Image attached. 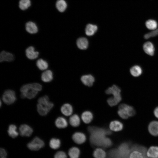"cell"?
Wrapping results in <instances>:
<instances>
[{"label": "cell", "instance_id": "35", "mask_svg": "<svg viewBox=\"0 0 158 158\" xmlns=\"http://www.w3.org/2000/svg\"><path fill=\"white\" fill-rule=\"evenodd\" d=\"M106 158H120L118 149H113L110 150L107 154Z\"/></svg>", "mask_w": 158, "mask_h": 158}, {"label": "cell", "instance_id": "19", "mask_svg": "<svg viewBox=\"0 0 158 158\" xmlns=\"http://www.w3.org/2000/svg\"><path fill=\"white\" fill-rule=\"evenodd\" d=\"M53 77L52 72L50 70L45 71L42 73L41 76L42 80L46 83L51 81L53 80Z\"/></svg>", "mask_w": 158, "mask_h": 158}, {"label": "cell", "instance_id": "22", "mask_svg": "<svg viewBox=\"0 0 158 158\" xmlns=\"http://www.w3.org/2000/svg\"><path fill=\"white\" fill-rule=\"evenodd\" d=\"M55 124L58 128H64L67 126L68 123L65 118L62 117H59L56 119Z\"/></svg>", "mask_w": 158, "mask_h": 158}, {"label": "cell", "instance_id": "10", "mask_svg": "<svg viewBox=\"0 0 158 158\" xmlns=\"http://www.w3.org/2000/svg\"><path fill=\"white\" fill-rule=\"evenodd\" d=\"M118 108L123 109L129 117L133 116L135 114V110L131 106L125 104H122L119 105Z\"/></svg>", "mask_w": 158, "mask_h": 158}, {"label": "cell", "instance_id": "37", "mask_svg": "<svg viewBox=\"0 0 158 158\" xmlns=\"http://www.w3.org/2000/svg\"><path fill=\"white\" fill-rule=\"evenodd\" d=\"M50 102L49 98L47 96H44L39 98L38 100V103L42 105H46Z\"/></svg>", "mask_w": 158, "mask_h": 158}, {"label": "cell", "instance_id": "33", "mask_svg": "<svg viewBox=\"0 0 158 158\" xmlns=\"http://www.w3.org/2000/svg\"><path fill=\"white\" fill-rule=\"evenodd\" d=\"M145 25L148 29L154 30L157 28V24L156 21L154 20L150 19L146 22Z\"/></svg>", "mask_w": 158, "mask_h": 158}, {"label": "cell", "instance_id": "29", "mask_svg": "<svg viewBox=\"0 0 158 158\" xmlns=\"http://www.w3.org/2000/svg\"><path fill=\"white\" fill-rule=\"evenodd\" d=\"M69 121L70 124L75 127L78 126L80 123V118L77 114H74L71 116L69 118Z\"/></svg>", "mask_w": 158, "mask_h": 158}, {"label": "cell", "instance_id": "27", "mask_svg": "<svg viewBox=\"0 0 158 158\" xmlns=\"http://www.w3.org/2000/svg\"><path fill=\"white\" fill-rule=\"evenodd\" d=\"M56 6L59 12H62L66 10L67 4L64 0H58L56 3Z\"/></svg>", "mask_w": 158, "mask_h": 158}, {"label": "cell", "instance_id": "39", "mask_svg": "<svg viewBox=\"0 0 158 158\" xmlns=\"http://www.w3.org/2000/svg\"><path fill=\"white\" fill-rule=\"evenodd\" d=\"M67 156L66 153L62 151L57 152L54 156V158H67Z\"/></svg>", "mask_w": 158, "mask_h": 158}, {"label": "cell", "instance_id": "9", "mask_svg": "<svg viewBox=\"0 0 158 158\" xmlns=\"http://www.w3.org/2000/svg\"><path fill=\"white\" fill-rule=\"evenodd\" d=\"M25 54L28 59L33 60L37 58L39 54L38 51H35L34 47L30 46L26 49Z\"/></svg>", "mask_w": 158, "mask_h": 158}, {"label": "cell", "instance_id": "20", "mask_svg": "<svg viewBox=\"0 0 158 158\" xmlns=\"http://www.w3.org/2000/svg\"><path fill=\"white\" fill-rule=\"evenodd\" d=\"M97 30V26L91 24H88L85 29L86 34L88 36L93 35Z\"/></svg>", "mask_w": 158, "mask_h": 158}, {"label": "cell", "instance_id": "21", "mask_svg": "<svg viewBox=\"0 0 158 158\" xmlns=\"http://www.w3.org/2000/svg\"><path fill=\"white\" fill-rule=\"evenodd\" d=\"M61 111L63 114L66 116L71 115L72 113L73 110L72 106L69 104H64L61 108Z\"/></svg>", "mask_w": 158, "mask_h": 158}, {"label": "cell", "instance_id": "4", "mask_svg": "<svg viewBox=\"0 0 158 158\" xmlns=\"http://www.w3.org/2000/svg\"><path fill=\"white\" fill-rule=\"evenodd\" d=\"M15 92L11 90H7L5 91L2 97L3 101L8 105L13 103L16 100Z\"/></svg>", "mask_w": 158, "mask_h": 158}, {"label": "cell", "instance_id": "1", "mask_svg": "<svg viewBox=\"0 0 158 158\" xmlns=\"http://www.w3.org/2000/svg\"><path fill=\"white\" fill-rule=\"evenodd\" d=\"M88 130L90 134V140L92 144L105 148L108 139L106 136L111 134V132L106 129L95 126L89 127Z\"/></svg>", "mask_w": 158, "mask_h": 158}, {"label": "cell", "instance_id": "28", "mask_svg": "<svg viewBox=\"0 0 158 158\" xmlns=\"http://www.w3.org/2000/svg\"><path fill=\"white\" fill-rule=\"evenodd\" d=\"M68 154L70 158H78L80 154V151L77 147H72L69 150Z\"/></svg>", "mask_w": 158, "mask_h": 158}, {"label": "cell", "instance_id": "5", "mask_svg": "<svg viewBox=\"0 0 158 158\" xmlns=\"http://www.w3.org/2000/svg\"><path fill=\"white\" fill-rule=\"evenodd\" d=\"M44 145V142L37 137H35L27 144V147L29 149L34 151L40 150Z\"/></svg>", "mask_w": 158, "mask_h": 158}, {"label": "cell", "instance_id": "34", "mask_svg": "<svg viewBox=\"0 0 158 158\" xmlns=\"http://www.w3.org/2000/svg\"><path fill=\"white\" fill-rule=\"evenodd\" d=\"M31 5L30 0H20L19 2V7L23 10L27 9Z\"/></svg>", "mask_w": 158, "mask_h": 158}, {"label": "cell", "instance_id": "15", "mask_svg": "<svg viewBox=\"0 0 158 158\" xmlns=\"http://www.w3.org/2000/svg\"><path fill=\"white\" fill-rule=\"evenodd\" d=\"M143 49L147 54L152 56L154 54V48L153 44L150 42H145L143 45Z\"/></svg>", "mask_w": 158, "mask_h": 158}, {"label": "cell", "instance_id": "26", "mask_svg": "<svg viewBox=\"0 0 158 158\" xmlns=\"http://www.w3.org/2000/svg\"><path fill=\"white\" fill-rule=\"evenodd\" d=\"M93 156L95 158H106L107 154L103 149L98 148L94 151Z\"/></svg>", "mask_w": 158, "mask_h": 158}, {"label": "cell", "instance_id": "6", "mask_svg": "<svg viewBox=\"0 0 158 158\" xmlns=\"http://www.w3.org/2000/svg\"><path fill=\"white\" fill-rule=\"evenodd\" d=\"M19 131L21 136L27 137L30 136L33 132L32 128L26 124L21 125L19 127Z\"/></svg>", "mask_w": 158, "mask_h": 158}, {"label": "cell", "instance_id": "7", "mask_svg": "<svg viewBox=\"0 0 158 158\" xmlns=\"http://www.w3.org/2000/svg\"><path fill=\"white\" fill-rule=\"evenodd\" d=\"M128 145L125 142L121 144L119 146L118 151L120 158H126L127 157Z\"/></svg>", "mask_w": 158, "mask_h": 158}, {"label": "cell", "instance_id": "24", "mask_svg": "<svg viewBox=\"0 0 158 158\" xmlns=\"http://www.w3.org/2000/svg\"><path fill=\"white\" fill-rule=\"evenodd\" d=\"M93 117L92 113L89 111L83 112L81 115V118L83 121L86 123H88L91 122Z\"/></svg>", "mask_w": 158, "mask_h": 158}, {"label": "cell", "instance_id": "32", "mask_svg": "<svg viewBox=\"0 0 158 158\" xmlns=\"http://www.w3.org/2000/svg\"><path fill=\"white\" fill-rule=\"evenodd\" d=\"M49 145L52 149H57L59 148L61 145L60 140L58 139L52 138L50 141Z\"/></svg>", "mask_w": 158, "mask_h": 158}, {"label": "cell", "instance_id": "2", "mask_svg": "<svg viewBox=\"0 0 158 158\" xmlns=\"http://www.w3.org/2000/svg\"><path fill=\"white\" fill-rule=\"evenodd\" d=\"M42 86L40 84L34 83L23 85L20 88V97L22 98L32 99L35 98L38 92L41 90Z\"/></svg>", "mask_w": 158, "mask_h": 158}, {"label": "cell", "instance_id": "41", "mask_svg": "<svg viewBox=\"0 0 158 158\" xmlns=\"http://www.w3.org/2000/svg\"><path fill=\"white\" fill-rule=\"evenodd\" d=\"M154 114L155 117L158 118V106L155 108L154 111Z\"/></svg>", "mask_w": 158, "mask_h": 158}, {"label": "cell", "instance_id": "11", "mask_svg": "<svg viewBox=\"0 0 158 158\" xmlns=\"http://www.w3.org/2000/svg\"><path fill=\"white\" fill-rule=\"evenodd\" d=\"M72 139L75 143L80 144L84 143L85 141L86 137L83 133L80 132H77L73 135Z\"/></svg>", "mask_w": 158, "mask_h": 158}, {"label": "cell", "instance_id": "14", "mask_svg": "<svg viewBox=\"0 0 158 158\" xmlns=\"http://www.w3.org/2000/svg\"><path fill=\"white\" fill-rule=\"evenodd\" d=\"M81 80L84 84L90 87L93 85L95 81V78L92 75L89 74L82 76Z\"/></svg>", "mask_w": 158, "mask_h": 158}, {"label": "cell", "instance_id": "42", "mask_svg": "<svg viewBox=\"0 0 158 158\" xmlns=\"http://www.w3.org/2000/svg\"><path fill=\"white\" fill-rule=\"evenodd\" d=\"M1 158H6V157H1Z\"/></svg>", "mask_w": 158, "mask_h": 158}, {"label": "cell", "instance_id": "40", "mask_svg": "<svg viewBox=\"0 0 158 158\" xmlns=\"http://www.w3.org/2000/svg\"><path fill=\"white\" fill-rule=\"evenodd\" d=\"M0 155L1 157H6L7 153L5 150L3 148H1L0 150Z\"/></svg>", "mask_w": 158, "mask_h": 158}, {"label": "cell", "instance_id": "16", "mask_svg": "<svg viewBox=\"0 0 158 158\" xmlns=\"http://www.w3.org/2000/svg\"><path fill=\"white\" fill-rule=\"evenodd\" d=\"M25 29L28 32L31 34H35L38 31V28L36 24L32 21H29L26 23Z\"/></svg>", "mask_w": 158, "mask_h": 158}, {"label": "cell", "instance_id": "8", "mask_svg": "<svg viewBox=\"0 0 158 158\" xmlns=\"http://www.w3.org/2000/svg\"><path fill=\"white\" fill-rule=\"evenodd\" d=\"M148 129L149 132L152 135L158 136V121H153L149 124Z\"/></svg>", "mask_w": 158, "mask_h": 158}, {"label": "cell", "instance_id": "30", "mask_svg": "<svg viewBox=\"0 0 158 158\" xmlns=\"http://www.w3.org/2000/svg\"><path fill=\"white\" fill-rule=\"evenodd\" d=\"M36 66L41 70H44L47 69L48 67L47 62L42 59H38L36 63Z\"/></svg>", "mask_w": 158, "mask_h": 158}, {"label": "cell", "instance_id": "31", "mask_svg": "<svg viewBox=\"0 0 158 158\" xmlns=\"http://www.w3.org/2000/svg\"><path fill=\"white\" fill-rule=\"evenodd\" d=\"M130 72L132 75L137 77L139 76L141 74L142 70L139 66L135 65L130 68Z\"/></svg>", "mask_w": 158, "mask_h": 158}, {"label": "cell", "instance_id": "36", "mask_svg": "<svg viewBox=\"0 0 158 158\" xmlns=\"http://www.w3.org/2000/svg\"><path fill=\"white\" fill-rule=\"evenodd\" d=\"M129 158H143V155L140 152L135 150L129 155Z\"/></svg>", "mask_w": 158, "mask_h": 158}, {"label": "cell", "instance_id": "25", "mask_svg": "<svg viewBox=\"0 0 158 158\" xmlns=\"http://www.w3.org/2000/svg\"><path fill=\"white\" fill-rule=\"evenodd\" d=\"M17 126L14 124L10 125L8 128V133L9 136L13 138L16 137L18 135Z\"/></svg>", "mask_w": 158, "mask_h": 158}, {"label": "cell", "instance_id": "12", "mask_svg": "<svg viewBox=\"0 0 158 158\" xmlns=\"http://www.w3.org/2000/svg\"><path fill=\"white\" fill-rule=\"evenodd\" d=\"M14 59V56L12 53L5 51H1L0 54V61L11 62Z\"/></svg>", "mask_w": 158, "mask_h": 158}, {"label": "cell", "instance_id": "38", "mask_svg": "<svg viewBox=\"0 0 158 158\" xmlns=\"http://www.w3.org/2000/svg\"><path fill=\"white\" fill-rule=\"evenodd\" d=\"M118 114L120 117L123 119H127L129 117L124 111L122 108H118Z\"/></svg>", "mask_w": 158, "mask_h": 158}, {"label": "cell", "instance_id": "13", "mask_svg": "<svg viewBox=\"0 0 158 158\" xmlns=\"http://www.w3.org/2000/svg\"><path fill=\"white\" fill-rule=\"evenodd\" d=\"M109 128L111 130L114 131H118L122 130L123 126L120 121L115 120L111 121L109 125Z\"/></svg>", "mask_w": 158, "mask_h": 158}, {"label": "cell", "instance_id": "23", "mask_svg": "<svg viewBox=\"0 0 158 158\" xmlns=\"http://www.w3.org/2000/svg\"><path fill=\"white\" fill-rule=\"evenodd\" d=\"M37 109L39 114L42 116L46 115L50 111L47 105H43L39 103L37 104Z\"/></svg>", "mask_w": 158, "mask_h": 158}, {"label": "cell", "instance_id": "18", "mask_svg": "<svg viewBox=\"0 0 158 158\" xmlns=\"http://www.w3.org/2000/svg\"><path fill=\"white\" fill-rule=\"evenodd\" d=\"M76 44L79 49L82 50H84L87 49L88 47V41L86 38L81 37L77 40Z\"/></svg>", "mask_w": 158, "mask_h": 158}, {"label": "cell", "instance_id": "3", "mask_svg": "<svg viewBox=\"0 0 158 158\" xmlns=\"http://www.w3.org/2000/svg\"><path fill=\"white\" fill-rule=\"evenodd\" d=\"M121 92L119 87L115 85H113L106 90V94L113 95L112 97L109 98L107 100L108 103L110 106L112 107L116 105L121 100Z\"/></svg>", "mask_w": 158, "mask_h": 158}, {"label": "cell", "instance_id": "17", "mask_svg": "<svg viewBox=\"0 0 158 158\" xmlns=\"http://www.w3.org/2000/svg\"><path fill=\"white\" fill-rule=\"evenodd\" d=\"M146 155L150 158L158 157V146H152L148 149L146 152Z\"/></svg>", "mask_w": 158, "mask_h": 158}]
</instances>
